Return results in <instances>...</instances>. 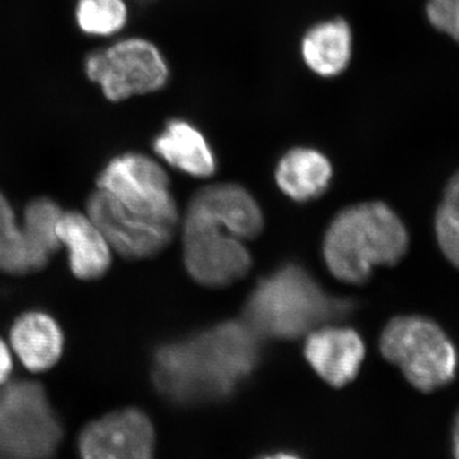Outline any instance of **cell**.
Returning a JSON list of instances; mask_svg holds the SVG:
<instances>
[{
  "label": "cell",
  "mask_w": 459,
  "mask_h": 459,
  "mask_svg": "<svg viewBox=\"0 0 459 459\" xmlns=\"http://www.w3.org/2000/svg\"><path fill=\"white\" fill-rule=\"evenodd\" d=\"M13 370V355L4 341L0 338V386L8 383Z\"/></svg>",
  "instance_id": "44dd1931"
},
{
  "label": "cell",
  "mask_w": 459,
  "mask_h": 459,
  "mask_svg": "<svg viewBox=\"0 0 459 459\" xmlns=\"http://www.w3.org/2000/svg\"><path fill=\"white\" fill-rule=\"evenodd\" d=\"M86 74L110 101H120L162 89L169 66L152 42L132 38L90 54Z\"/></svg>",
  "instance_id": "ba28073f"
},
{
  "label": "cell",
  "mask_w": 459,
  "mask_h": 459,
  "mask_svg": "<svg viewBox=\"0 0 459 459\" xmlns=\"http://www.w3.org/2000/svg\"><path fill=\"white\" fill-rule=\"evenodd\" d=\"M346 310L298 265L262 280L247 299L244 318L256 336L294 340Z\"/></svg>",
  "instance_id": "5b68a950"
},
{
  "label": "cell",
  "mask_w": 459,
  "mask_h": 459,
  "mask_svg": "<svg viewBox=\"0 0 459 459\" xmlns=\"http://www.w3.org/2000/svg\"><path fill=\"white\" fill-rule=\"evenodd\" d=\"M427 14L435 29L459 42V0H429Z\"/></svg>",
  "instance_id": "ffe728a7"
},
{
  "label": "cell",
  "mask_w": 459,
  "mask_h": 459,
  "mask_svg": "<svg viewBox=\"0 0 459 459\" xmlns=\"http://www.w3.org/2000/svg\"><path fill=\"white\" fill-rule=\"evenodd\" d=\"M57 238L65 247L69 270L77 279L93 281L107 274L111 265V247L89 214L63 211Z\"/></svg>",
  "instance_id": "8fae6325"
},
{
  "label": "cell",
  "mask_w": 459,
  "mask_h": 459,
  "mask_svg": "<svg viewBox=\"0 0 459 459\" xmlns=\"http://www.w3.org/2000/svg\"><path fill=\"white\" fill-rule=\"evenodd\" d=\"M301 54L307 65L322 77H336L349 66L352 33L342 18L325 21L305 33Z\"/></svg>",
  "instance_id": "9a60e30c"
},
{
  "label": "cell",
  "mask_w": 459,
  "mask_h": 459,
  "mask_svg": "<svg viewBox=\"0 0 459 459\" xmlns=\"http://www.w3.org/2000/svg\"><path fill=\"white\" fill-rule=\"evenodd\" d=\"M452 452L455 459H459V411L452 428Z\"/></svg>",
  "instance_id": "603a6c76"
},
{
  "label": "cell",
  "mask_w": 459,
  "mask_h": 459,
  "mask_svg": "<svg viewBox=\"0 0 459 459\" xmlns=\"http://www.w3.org/2000/svg\"><path fill=\"white\" fill-rule=\"evenodd\" d=\"M443 201L459 208V171L455 172L446 184Z\"/></svg>",
  "instance_id": "7402d4cb"
},
{
  "label": "cell",
  "mask_w": 459,
  "mask_h": 459,
  "mask_svg": "<svg viewBox=\"0 0 459 459\" xmlns=\"http://www.w3.org/2000/svg\"><path fill=\"white\" fill-rule=\"evenodd\" d=\"M434 230L440 252L459 271V208L443 201L435 213Z\"/></svg>",
  "instance_id": "d6986e66"
},
{
  "label": "cell",
  "mask_w": 459,
  "mask_h": 459,
  "mask_svg": "<svg viewBox=\"0 0 459 459\" xmlns=\"http://www.w3.org/2000/svg\"><path fill=\"white\" fill-rule=\"evenodd\" d=\"M259 359L258 336L246 323L229 322L177 342L165 343L153 358V383L177 403L229 397Z\"/></svg>",
  "instance_id": "7a4b0ae2"
},
{
  "label": "cell",
  "mask_w": 459,
  "mask_h": 459,
  "mask_svg": "<svg viewBox=\"0 0 459 459\" xmlns=\"http://www.w3.org/2000/svg\"><path fill=\"white\" fill-rule=\"evenodd\" d=\"M383 358L400 368L413 388L424 394L451 385L458 373L457 347L439 323L422 316L389 320L380 334Z\"/></svg>",
  "instance_id": "8992f818"
},
{
  "label": "cell",
  "mask_w": 459,
  "mask_h": 459,
  "mask_svg": "<svg viewBox=\"0 0 459 459\" xmlns=\"http://www.w3.org/2000/svg\"><path fill=\"white\" fill-rule=\"evenodd\" d=\"M262 459H300L298 455H290V453H274V455H265Z\"/></svg>",
  "instance_id": "cb8c5ba5"
},
{
  "label": "cell",
  "mask_w": 459,
  "mask_h": 459,
  "mask_svg": "<svg viewBox=\"0 0 459 459\" xmlns=\"http://www.w3.org/2000/svg\"><path fill=\"white\" fill-rule=\"evenodd\" d=\"M78 448L81 459H153L155 429L143 411H114L83 429Z\"/></svg>",
  "instance_id": "9c48e42d"
},
{
  "label": "cell",
  "mask_w": 459,
  "mask_h": 459,
  "mask_svg": "<svg viewBox=\"0 0 459 459\" xmlns=\"http://www.w3.org/2000/svg\"><path fill=\"white\" fill-rule=\"evenodd\" d=\"M244 223L222 205L193 195L183 225L184 264L201 286L222 289L252 270Z\"/></svg>",
  "instance_id": "277c9868"
},
{
  "label": "cell",
  "mask_w": 459,
  "mask_h": 459,
  "mask_svg": "<svg viewBox=\"0 0 459 459\" xmlns=\"http://www.w3.org/2000/svg\"><path fill=\"white\" fill-rule=\"evenodd\" d=\"M9 342L27 370L42 373L56 367L62 358L65 334L50 314L30 310L14 320Z\"/></svg>",
  "instance_id": "7c38bea8"
},
{
  "label": "cell",
  "mask_w": 459,
  "mask_h": 459,
  "mask_svg": "<svg viewBox=\"0 0 459 459\" xmlns=\"http://www.w3.org/2000/svg\"><path fill=\"white\" fill-rule=\"evenodd\" d=\"M75 17L87 35L110 36L126 26L128 9L124 0H78Z\"/></svg>",
  "instance_id": "ac0fdd59"
},
{
  "label": "cell",
  "mask_w": 459,
  "mask_h": 459,
  "mask_svg": "<svg viewBox=\"0 0 459 459\" xmlns=\"http://www.w3.org/2000/svg\"><path fill=\"white\" fill-rule=\"evenodd\" d=\"M333 169L327 157L313 148L298 147L283 155L276 169L280 189L295 202H310L327 192Z\"/></svg>",
  "instance_id": "5bb4252c"
},
{
  "label": "cell",
  "mask_w": 459,
  "mask_h": 459,
  "mask_svg": "<svg viewBox=\"0 0 459 459\" xmlns=\"http://www.w3.org/2000/svg\"><path fill=\"white\" fill-rule=\"evenodd\" d=\"M304 353L325 383L342 388L358 377L365 359V344L351 328L325 327L307 334Z\"/></svg>",
  "instance_id": "30bf717a"
},
{
  "label": "cell",
  "mask_w": 459,
  "mask_h": 459,
  "mask_svg": "<svg viewBox=\"0 0 459 459\" xmlns=\"http://www.w3.org/2000/svg\"><path fill=\"white\" fill-rule=\"evenodd\" d=\"M157 155L184 174L208 178L216 171V157L201 131L183 119L166 124L153 142Z\"/></svg>",
  "instance_id": "4fadbf2b"
},
{
  "label": "cell",
  "mask_w": 459,
  "mask_h": 459,
  "mask_svg": "<svg viewBox=\"0 0 459 459\" xmlns=\"http://www.w3.org/2000/svg\"><path fill=\"white\" fill-rule=\"evenodd\" d=\"M86 208L111 249L131 261L160 255L179 226L168 174L142 153L114 157L100 172Z\"/></svg>",
  "instance_id": "6da1fadb"
},
{
  "label": "cell",
  "mask_w": 459,
  "mask_h": 459,
  "mask_svg": "<svg viewBox=\"0 0 459 459\" xmlns=\"http://www.w3.org/2000/svg\"><path fill=\"white\" fill-rule=\"evenodd\" d=\"M62 437V425L40 383L0 386V459H50Z\"/></svg>",
  "instance_id": "52a82bcc"
},
{
  "label": "cell",
  "mask_w": 459,
  "mask_h": 459,
  "mask_svg": "<svg viewBox=\"0 0 459 459\" xmlns=\"http://www.w3.org/2000/svg\"><path fill=\"white\" fill-rule=\"evenodd\" d=\"M63 210L53 199H32L23 211L22 226L30 252L35 262L36 271L49 263L50 256L60 247L57 238V223Z\"/></svg>",
  "instance_id": "2e32d148"
},
{
  "label": "cell",
  "mask_w": 459,
  "mask_h": 459,
  "mask_svg": "<svg viewBox=\"0 0 459 459\" xmlns=\"http://www.w3.org/2000/svg\"><path fill=\"white\" fill-rule=\"evenodd\" d=\"M409 247L401 217L383 202H367L337 213L325 232L323 256L334 279L361 285L374 268L398 264Z\"/></svg>",
  "instance_id": "3957f363"
},
{
  "label": "cell",
  "mask_w": 459,
  "mask_h": 459,
  "mask_svg": "<svg viewBox=\"0 0 459 459\" xmlns=\"http://www.w3.org/2000/svg\"><path fill=\"white\" fill-rule=\"evenodd\" d=\"M0 272L17 276L36 272L22 226L3 193H0Z\"/></svg>",
  "instance_id": "e0dca14e"
}]
</instances>
